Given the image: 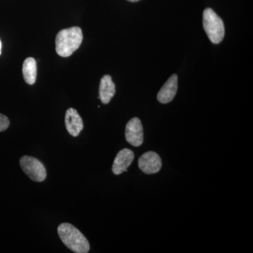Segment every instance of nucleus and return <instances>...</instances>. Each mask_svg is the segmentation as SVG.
Here are the masks:
<instances>
[{
    "label": "nucleus",
    "instance_id": "f257e3e1",
    "mask_svg": "<svg viewBox=\"0 0 253 253\" xmlns=\"http://www.w3.org/2000/svg\"><path fill=\"white\" fill-rule=\"evenodd\" d=\"M58 234L63 244L76 253H87L90 249L89 241L81 231L69 223L58 226Z\"/></svg>",
    "mask_w": 253,
    "mask_h": 253
},
{
    "label": "nucleus",
    "instance_id": "f03ea898",
    "mask_svg": "<svg viewBox=\"0 0 253 253\" xmlns=\"http://www.w3.org/2000/svg\"><path fill=\"white\" fill-rule=\"evenodd\" d=\"M83 39L81 28L72 27L61 30L56 38V53L62 57H68L81 46Z\"/></svg>",
    "mask_w": 253,
    "mask_h": 253
},
{
    "label": "nucleus",
    "instance_id": "7ed1b4c3",
    "mask_svg": "<svg viewBox=\"0 0 253 253\" xmlns=\"http://www.w3.org/2000/svg\"><path fill=\"white\" fill-rule=\"evenodd\" d=\"M203 23L206 34L213 44H219L225 34L222 19L211 8L205 9L203 15Z\"/></svg>",
    "mask_w": 253,
    "mask_h": 253
},
{
    "label": "nucleus",
    "instance_id": "20e7f679",
    "mask_svg": "<svg viewBox=\"0 0 253 253\" xmlns=\"http://www.w3.org/2000/svg\"><path fill=\"white\" fill-rule=\"evenodd\" d=\"M20 166L23 172L36 182H42L45 180L46 170L42 163L32 156H24L20 160Z\"/></svg>",
    "mask_w": 253,
    "mask_h": 253
},
{
    "label": "nucleus",
    "instance_id": "39448f33",
    "mask_svg": "<svg viewBox=\"0 0 253 253\" xmlns=\"http://www.w3.org/2000/svg\"><path fill=\"white\" fill-rule=\"evenodd\" d=\"M126 139L129 144L139 147L144 141V129L140 119L133 118L126 124Z\"/></svg>",
    "mask_w": 253,
    "mask_h": 253
},
{
    "label": "nucleus",
    "instance_id": "423d86ee",
    "mask_svg": "<svg viewBox=\"0 0 253 253\" xmlns=\"http://www.w3.org/2000/svg\"><path fill=\"white\" fill-rule=\"evenodd\" d=\"M138 166L139 169L145 174H156L162 168V161L157 153L149 151L139 158Z\"/></svg>",
    "mask_w": 253,
    "mask_h": 253
},
{
    "label": "nucleus",
    "instance_id": "0eeeda50",
    "mask_svg": "<svg viewBox=\"0 0 253 253\" xmlns=\"http://www.w3.org/2000/svg\"><path fill=\"white\" fill-rule=\"evenodd\" d=\"M134 154L131 150L124 149L120 151L113 162L112 171L113 174L119 175L127 170L134 161Z\"/></svg>",
    "mask_w": 253,
    "mask_h": 253
},
{
    "label": "nucleus",
    "instance_id": "6e6552de",
    "mask_svg": "<svg viewBox=\"0 0 253 253\" xmlns=\"http://www.w3.org/2000/svg\"><path fill=\"white\" fill-rule=\"evenodd\" d=\"M178 89V77L174 74L166 81L157 95L158 101L166 104L174 99Z\"/></svg>",
    "mask_w": 253,
    "mask_h": 253
},
{
    "label": "nucleus",
    "instance_id": "1a4fd4ad",
    "mask_svg": "<svg viewBox=\"0 0 253 253\" xmlns=\"http://www.w3.org/2000/svg\"><path fill=\"white\" fill-rule=\"evenodd\" d=\"M65 124L68 133L74 137H76L81 134L84 126L83 120L79 113L73 108H70L66 111Z\"/></svg>",
    "mask_w": 253,
    "mask_h": 253
},
{
    "label": "nucleus",
    "instance_id": "9d476101",
    "mask_svg": "<svg viewBox=\"0 0 253 253\" xmlns=\"http://www.w3.org/2000/svg\"><path fill=\"white\" fill-rule=\"evenodd\" d=\"M116 94V85L109 75L101 78L99 85V99L104 104H108Z\"/></svg>",
    "mask_w": 253,
    "mask_h": 253
},
{
    "label": "nucleus",
    "instance_id": "9b49d317",
    "mask_svg": "<svg viewBox=\"0 0 253 253\" xmlns=\"http://www.w3.org/2000/svg\"><path fill=\"white\" fill-rule=\"evenodd\" d=\"M23 74L25 81L29 84H33L36 81L37 64L33 58L29 57L25 60L23 64Z\"/></svg>",
    "mask_w": 253,
    "mask_h": 253
},
{
    "label": "nucleus",
    "instance_id": "f8f14e48",
    "mask_svg": "<svg viewBox=\"0 0 253 253\" xmlns=\"http://www.w3.org/2000/svg\"><path fill=\"white\" fill-rule=\"evenodd\" d=\"M10 124L9 118L0 113V131L6 130Z\"/></svg>",
    "mask_w": 253,
    "mask_h": 253
},
{
    "label": "nucleus",
    "instance_id": "ddd939ff",
    "mask_svg": "<svg viewBox=\"0 0 253 253\" xmlns=\"http://www.w3.org/2000/svg\"><path fill=\"white\" fill-rule=\"evenodd\" d=\"M127 1H131V2H136V1H140V0H127Z\"/></svg>",
    "mask_w": 253,
    "mask_h": 253
},
{
    "label": "nucleus",
    "instance_id": "4468645a",
    "mask_svg": "<svg viewBox=\"0 0 253 253\" xmlns=\"http://www.w3.org/2000/svg\"><path fill=\"white\" fill-rule=\"evenodd\" d=\"M1 41H0V55H1Z\"/></svg>",
    "mask_w": 253,
    "mask_h": 253
}]
</instances>
